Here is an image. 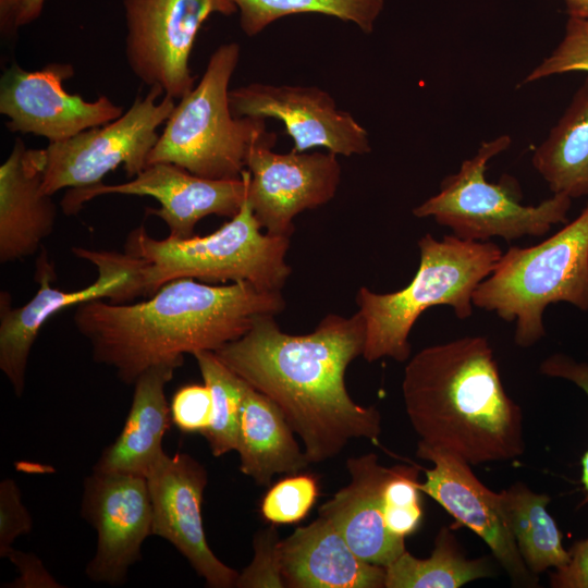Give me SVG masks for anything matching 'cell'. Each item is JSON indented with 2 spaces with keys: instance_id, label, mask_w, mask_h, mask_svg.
I'll use <instances>...</instances> for the list:
<instances>
[{
  "instance_id": "1",
  "label": "cell",
  "mask_w": 588,
  "mask_h": 588,
  "mask_svg": "<svg viewBox=\"0 0 588 588\" xmlns=\"http://www.w3.org/2000/svg\"><path fill=\"white\" fill-rule=\"evenodd\" d=\"M365 341L359 311L329 314L302 335L283 332L274 316L264 315L213 353L279 407L309 463L317 464L338 456L353 439L377 443L381 434L380 412L355 403L345 385L346 369L363 356Z\"/></svg>"
},
{
  "instance_id": "2",
  "label": "cell",
  "mask_w": 588,
  "mask_h": 588,
  "mask_svg": "<svg viewBox=\"0 0 588 588\" xmlns=\"http://www.w3.org/2000/svg\"><path fill=\"white\" fill-rule=\"evenodd\" d=\"M284 308L281 292L246 281L210 285L176 279L139 303H83L73 322L88 341L93 359L111 367L125 384H134L146 369H176L186 354L216 352L243 336L258 317L275 316Z\"/></svg>"
},
{
  "instance_id": "3",
  "label": "cell",
  "mask_w": 588,
  "mask_h": 588,
  "mask_svg": "<svg viewBox=\"0 0 588 588\" xmlns=\"http://www.w3.org/2000/svg\"><path fill=\"white\" fill-rule=\"evenodd\" d=\"M402 394L420 443L470 465L510 461L525 452L522 408L507 395L483 336L420 350L404 369Z\"/></svg>"
},
{
  "instance_id": "4",
  "label": "cell",
  "mask_w": 588,
  "mask_h": 588,
  "mask_svg": "<svg viewBox=\"0 0 588 588\" xmlns=\"http://www.w3.org/2000/svg\"><path fill=\"white\" fill-rule=\"evenodd\" d=\"M418 270L404 289L380 294L362 286L356 294L366 326L363 357L369 363L384 357L406 362L412 351L411 330L432 306L446 305L458 319L469 318L475 290L503 254L490 241H466L455 235L437 240L429 233L418 241Z\"/></svg>"
},
{
  "instance_id": "5",
  "label": "cell",
  "mask_w": 588,
  "mask_h": 588,
  "mask_svg": "<svg viewBox=\"0 0 588 588\" xmlns=\"http://www.w3.org/2000/svg\"><path fill=\"white\" fill-rule=\"evenodd\" d=\"M261 230L245 199L236 216L208 235L159 240L139 225L128 233L124 252L143 261V295H152L176 279L246 281L281 292L292 272L286 262L290 237Z\"/></svg>"
},
{
  "instance_id": "6",
  "label": "cell",
  "mask_w": 588,
  "mask_h": 588,
  "mask_svg": "<svg viewBox=\"0 0 588 588\" xmlns=\"http://www.w3.org/2000/svg\"><path fill=\"white\" fill-rule=\"evenodd\" d=\"M241 47L220 45L209 57L194 88L179 100L147 160L174 163L211 180L242 176L250 150L274 147L278 135L266 120L234 117L229 101L230 82L238 64Z\"/></svg>"
},
{
  "instance_id": "7",
  "label": "cell",
  "mask_w": 588,
  "mask_h": 588,
  "mask_svg": "<svg viewBox=\"0 0 588 588\" xmlns=\"http://www.w3.org/2000/svg\"><path fill=\"white\" fill-rule=\"evenodd\" d=\"M559 302L588 310V203L574 221L538 245L510 247L473 295L474 306L516 322L519 347L544 336V309Z\"/></svg>"
},
{
  "instance_id": "8",
  "label": "cell",
  "mask_w": 588,
  "mask_h": 588,
  "mask_svg": "<svg viewBox=\"0 0 588 588\" xmlns=\"http://www.w3.org/2000/svg\"><path fill=\"white\" fill-rule=\"evenodd\" d=\"M511 145L501 135L480 145L460 170L442 180L440 191L413 209L417 218L432 217L455 236L486 242L498 236L510 242L523 236H542L552 225L567 222L572 198L553 194L536 206L519 204L506 182L490 183L485 176L488 162Z\"/></svg>"
},
{
  "instance_id": "9",
  "label": "cell",
  "mask_w": 588,
  "mask_h": 588,
  "mask_svg": "<svg viewBox=\"0 0 588 588\" xmlns=\"http://www.w3.org/2000/svg\"><path fill=\"white\" fill-rule=\"evenodd\" d=\"M73 255L91 262L97 278L89 285L62 291L52 285L56 273L48 253L36 261L38 290L24 305L13 307L8 292L0 293V369L16 396H22L28 358L42 326L56 314L95 299L128 303L143 295V261L130 254L73 247Z\"/></svg>"
},
{
  "instance_id": "10",
  "label": "cell",
  "mask_w": 588,
  "mask_h": 588,
  "mask_svg": "<svg viewBox=\"0 0 588 588\" xmlns=\"http://www.w3.org/2000/svg\"><path fill=\"white\" fill-rule=\"evenodd\" d=\"M174 107L175 99L152 86L145 96L137 95L120 118L69 139L49 143L44 148L42 192L52 196L64 188L99 184L119 166L133 179L147 167L159 139L157 130Z\"/></svg>"
},
{
  "instance_id": "11",
  "label": "cell",
  "mask_w": 588,
  "mask_h": 588,
  "mask_svg": "<svg viewBox=\"0 0 588 588\" xmlns=\"http://www.w3.org/2000/svg\"><path fill=\"white\" fill-rule=\"evenodd\" d=\"M123 8L128 68L175 100L195 86L189 57L203 23L215 13L237 12L230 0H123Z\"/></svg>"
},
{
  "instance_id": "12",
  "label": "cell",
  "mask_w": 588,
  "mask_h": 588,
  "mask_svg": "<svg viewBox=\"0 0 588 588\" xmlns=\"http://www.w3.org/2000/svg\"><path fill=\"white\" fill-rule=\"evenodd\" d=\"M248 171L240 179L211 180L195 175L168 162L148 164L133 179L119 184L99 183L88 187L66 189L60 206L66 216L79 212L84 204L110 194L149 196L159 208L147 212L161 219L171 236L194 235L197 223L211 215L233 218L241 210L247 195Z\"/></svg>"
},
{
  "instance_id": "13",
  "label": "cell",
  "mask_w": 588,
  "mask_h": 588,
  "mask_svg": "<svg viewBox=\"0 0 588 588\" xmlns=\"http://www.w3.org/2000/svg\"><path fill=\"white\" fill-rule=\"evenodd\" d=\"M74 73L70 63H49L36 71L12 63L0 79V113L8 118L7 127L58 143L124 113L123 107L107 96L87 101L69 94L63 82Z\"/></svg>"
},
{
  "instance_id": "14",
  "label": "cell",
  "mask_w": 588,
  "mask_h": 588,
  "mask_svg": "<svg viewBox=\"0 0 588 588\" xmlns=\"http://www.w3.org/2000/svg\"><path fill=\"white\" fill-rule=\"evenodd\" d=\"M229 101L234 117L283 122L295 152L321 147L350 157L371 150L366 128L318 86L250 83L230 89Z\"/></svg>"
},
{
  "instance_id": "15",
  "label": "cell",
  "mask_w": 588,
  "mask_h": 588,
  "mask_svg": "<svg viewBox=\"0 0 588 588\" xmlns=\"http://www.w3.org/2000/svg\"><path fill=\"white\" fill-rule=\"evenodd\" d=\"M272 148L258 145L248 154L246 199L262 230L291 237L298 213L321 207L335 196L341 164L338 155L328 150L280 154Z\"/></svg>"
},
{
  "instance_id": "16",
  "label": "cell",
  "mask_w": 588,
  "mask_h": 588,
  "mask_svg": "<svg viewBox=\"0 0 588 588\" xmlns=\"http://www.w3.org/2000/svg\"><path fill=\"white\" fill-rule=\"evenodd\" d=\"M82 516L96 529L97 547L85 574L112 586L126 580L151 535L152 512L147 479L125 473L94 471L84 481Z\"/></svg>"
},
{
  "instance_id": "17",
  "label": "cell",
  "mask_w": 588,
  "mask_h": 588,
  "mask_svg": "<svg viewBox=\"0 0 588 588\" xmlns=\"http://www.w3.org/2000/svg\"><path fill=\"white\" fill-rule=\"evenodd\" d=\"M146 479L152 512L151 535L173 544L209 587H235L238 573L217 558L205 535V467L188 454L164 453Z\"/></svg>"
},
{
  "instance_id": "18",
  "label": "cell",
  "mask_w": 588,
  "mask_h": 588,
  "mask_svg": "<svg viewBox=\"0 0 588 588\" xmlns=\"http://www.w3.org/2000/svg\"><path fill=\"white\" fill-rule=\"evenodd\" d=\"M416 455L433 464L424 469L426 480L418 482L419 490L478 535L514 585L538 586L502 517L499 492L486 487L470 464L455 454L418 442Z\"/></svg>"
},
{
  "instance_id": "19",
  "label": "cell",
  "mask_w": 588,
  "mask_h": 588,
  "mask_svg": "<svg viewBox=\"0 0 588 588\" xmlns=\"http://www.w3.org/2000/svg\"><path fill=\"white\" fill-rule=\"evenodd\" d=\"M44 149L16 138L0 166V262L34 255L54 229L58 209L42 192Z\"/></svg>"
},
{
  "instance_id": "20",
  "label": "cell",
  "mask_w": 588,
  "mask_h": 588,
  "mask_svg": "<svg viewBox=\"0 0 588 588\" xmlns=\"http://www.w3.org/2000/svg\"><path fill=\"white\" fill-rule=\"evenodd\" d=\"M346 468L350 483L318 509L319 516L335 526L362 560L387 567L406 550L405 539L390 534L383 518L382 491L391 467L369 452L350 457Z\"/></svg>"
},
{
  "instance_id": "21",
  "label": "cell",
  "mask_w": 588,
  "mask_h": 588,
  "mask_svg": "<svg viewBox=\"0 0 588 588\" xmlns=\"http://www.w3.org/2000/svg\"><path fill=\"white\" fill-rule=\"evenodd\" d=\"M281 577L293 588H384L385 567L362 560L319 516L278 543Z\"/></svg>"
},
{
  "instance_id": "22",
  "label": "cell",
  "mask_w": 588,
  "mask_h": 588,
  "mask_svg": "<svg viewBox=\"0 0 588 588\" xmlns=\"http://www.w3.org/2000/svg\"><path fill=\"white\" fill-rule=\"evenodd\" d=\"M174 370L169 366H154L135 380L124 426L114 442L103 450L94 471L146 477L166 453L162 440L172 420L164 389Z\"/></svg>"
},
{
  "instance_id": "23",
  "label": "cell",
  "mask_w": 588,
  "mask_h": 588,
  "mask_svg": "<svg viewBox=\"0 0 588 588\" xmlns=\"http://www.w3.org/2000/svg\"><path fill=\"white\" fill-rule=\"evenodd\" d=\"M294 434L279 407L244 381L236 448L240 470L260 486L270 485L274 475L304 470L310 463Z\"/></svg>"
},
{
  "instance_id": "24",
  "label": "cell",
  "mask_w": 588,
  "mask_h": 588,
  "mask_svg": "<svg viewBox=\"0 0 588 588\" xmlns=\"http://www.w3.org/2000/svg\"><path fill=\"white\" fill-rule=\"evenodd\" d=\"M531 163L553 194L588 195V76L535 150Z\"/></svg>"
},
{
  "instance_id": "25",
  "label": "cell",
  "mask_w": 588,
  "mask_h": 588,
  "mask_svg": "<svg viewBox=\"0 0 588 588\" xmlns=\"http://www.w3.org/2000/svg\"><path fill=\"white\" fill-rule=\"evenodd\" d=\"M550 500L548 494L536 493L519 481L499 492L502 517L535 575L550 567L560 569L569 562L562 534L547 510Z\"/></svg>"
},
{
  "instance_id": "26",
  "label": "cell",
  "mask_w": 588,
  "mask_h": 588,
  "mask_svg": "<svg viewBox=\"0 0 588 588\" xmlns=\"http://www.w3.org/2000/svg\"><path fill=\"white\" fill-rule=\"evenodd\" d=\"M492 575L488 559H467L453 530L442 527L429 558L418 559L405 550L385 567L384 588H457Z\"/></svg>"
},
{
  "instance_id": "27",
  "label": "cell",
  "mask_w": 588,
  "mask_h": 588,
  "mask_svg": "<svg viewBox=\"0 0 588 588\" xmlns=\"http://www.w3.org/2000/svg\"><path fill=\"white\" fill-rule=\"evenodd\" d=\"M237 8L243 33L253 37L274 21L304 13L324 14L354 23L371 34L384 0H230Z\"/></svg>"
},
{
  "instance_id": "28",
  "label": "cell",
  "mask_w": 588,
  "mask_h": 588,
  "mask_svg": "<svg viewBox=\"0 0 588 588\" xmlns=\"http://www.w3.org/2000/svg\"><path fill=\"white\" fill-rule=\"evenodd\" d=\"M193 356L212 397L211 422L201 436L212 455L219 457L237 448L244 381L213 352L201 351Z\"/></svg>"
},
{
  "instance_id": "29",
  "label": "cell",
  "mask_w": 588,
  "mask_h": 588,
  "mask_svg": "<svg viewBox=\"0 0 588 588\" xmlns=\"http://www.w3.org/2000/svg\"><path fill=\"white\" fill-rule=\"evenodd\" d=\"M415 465L391 467L382 491L383 518L387 529L395 537L405 539L414 534L422 520L418 474Z\"/></svg>"
},
{
  "instance_id": "30",
  "label": "cell",
  "mask_w": 588,
  "mask_h": 588,
  "mask_svg": "<svg viewBox=\"0 0 588 588\" xmlns=\"http://www.w3.org/2000/svg\"><path fill=\"white\" fill-rule=\"evenodd\" d=\"M318 494L316 477L309 474H291L265 493L260 514L272 525L298 523L307 516Z\"/></svg>"
},
{
  "instance_id": "31",
  "label": "cell",
  "mask_w": 588,
  "mask_h": 588,
  "mask_svg": "<svg viewBox=\"0 0 588 588\" xmlns=\"http://www.w3.org/2000/svg\"><path fill=\"white\" fill-rule=\"evenodd\" d=\"M573 71L588 72V19L569 16L560 44L527 74L522 85Z\"/></svg>"
},
{
  "instance_id": "32",
  "label": "cell",
  "mask_w": 588,
  "mask_h": 588,
  "mask_svg": "<svg viewBox=\"0 0 588 588\" xmlns=\"http://www.w3.org/2000/svg\"><path fill=\"white\" fill-rule=\"evenodd\" d=\"M172 422L182 432L200 434L211 422L212 397L209 388L191 383L177 389L170 403Z\"/></svg>"
},
{
  "instance_id": "33",
  "label": "cell",
  "mask_w": 588,
  "mask_h": 588,
  "mask_svg": "<svg viewBox=\"0 0 588 588\" xmlns=\"http://www.w3.org/2000/svg\"><path fill=\"white\" fill-rule=\"evenodd\" d=\"M32 529L33 519L22 501L19 486L13 479H3L0 483V556L7 559L16 538Z\"/></svg>"
},
{
  "instance_id": "34",
  "label": "cell",
  "mask_w": 588,
  "mask_h": 588,
  "mask_svg": "<svg viewBox=\"0 0 588 588\" xmlns=\"http://www.w3.org/2000/svg\"><path fill=\"white\" fill-rule=\"evenodd\" d=\"M277 534L265 530L255 538V558L242 574L235 587H284L281 577Z\"/></svg>"
},
{
  "instance_id": "35",
  "label": "cell",
  "mask_w": 588,
  "mask_h": 588,
  "mask_svg": "<svg viewBox=\"0 0 588 588\" xmlns=\"http://www.w3.org/2000/svg\"><path fill=\"white\" fill-rule=\"evenodd\" d=\"M542 375L566 379L579 387L588 396V364L578 363L564 354H553L547 357L539 367ZM581 483L588 502V450L581 458Z\"/></svg>"
},
{
  "instance_id": "36",
  "label": "cell",
  "mask_w": 588,
  "mask_h": 588,
  "mask_svg": "<svg viewBox=\"0 0 588 588\" xmlns=\"http://www.w3.org/2000/svg\"><path fill=\"white\" fill-rule=\"evenodd\" d=\"M46 0H0V33L7 40L16 38L21 27L36 21Z\"/></svg>"
},
{
  "instance_id": "37",
  "label": "cell",
  "mask_w": 588,
  "mask_h": 588,
  "mask_svg": "<svg viewBox=\"0 0 588 588\" xmlns=\"http://www.w3.org/2000/svg\"><path fill=\"white\" fill-rule=\"evenodd\" d=\"M569 562L550 576L553 588H588V538L577 541L569 550Z\"/></svg>"
},
{
  "instance_id": "38",
  "label": "cell",
  "mask_w": 588,
  "mask_h": 588,
  "mask_svg": "<svg viewBox=\"0 0 588 588\" xmlns=\"http://www.w3.org/2000/svg\"><path fill=\"white\" fill-rule=\"evenodd\" d=\"M9 559L19 569V577L9 585L17 588H57L60 585L34 554L12 550Z\"/></svg>"
},
{
  "instance_id": "39",
  "label": "cell",
  "mask_w": 588,
  "mask_h": 588,
  "mask_svg": "<svg viewBox=\"0 0 588 588\" xmlns=\"http://www.w3.org/2000/svg\"><path fill=\"white\" fill-rule=\"evenodd\" d=\"M569 16L588 19V0H563Z\"/></svg>"
}]
</instances>
